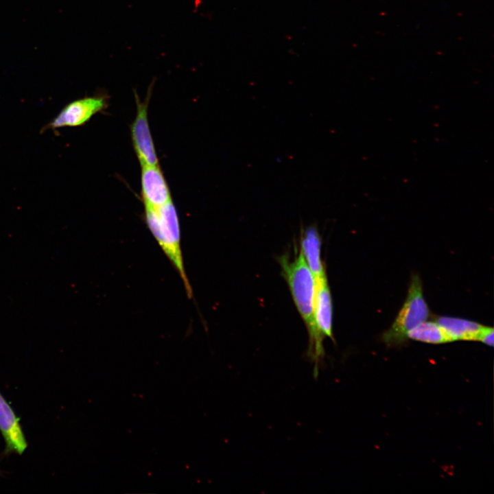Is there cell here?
I'll return each mask as SVG.
<instances>
[{
  "label": "cell",
  "instance_id": "12",
  "mask_svg": "<svg viewBox=\"0 0 494 494\" xmlns=\"http://www.w3.org/2000/svg\"><path fill=\"white\" fill-rule=\"evenodd\" d=\"M494 330L493 327L484 326L481 329L477 341H480L489 346H493Z\"/></svg>",
  "mask_w": 494,
  "mask_h": 494
},
{
  "label": "cell",
  "instance_id": "7",
  "mask_svg": "<svg viewBox=\"0 0 494 494\" xmlns=\"http://www.w3.org/2000/svg\"><path fill=\"white\" fill-rule=\"evenodd\" d=\"M0 431L5 443V454L16 453L21 455L24 453L27 443L19 419L1 393Z\"/></svg>",
  "mask_w": 494,
  "mask_h": 494
},
{
  "label": "cell",
  "instance_id": "3",
  "mask_svg": "<svg viewBox=\"0 0 494 494\" xmlns=\"http://www.w3.org/2000/svg\"><path fill=\"white\" fill-rule=\"evenodd\" d=\"M429 316L421 279L419 274H413L406 299L391 327L382 335V340L389 346L401 344L408 339V331L427 320Z\"/></svg>",
  "mask_w": 494,
  "mask_h": 494
},
{
  "label": "cell",
  "instance_id": "10",
  "mask_svg": "<svg viewBox=\"0 0 494 494\" xmlns=\"http://www.w3.org/2000/svg\"><path fill=\"white\" fill-rule=\"evenodd\" d=\"M444 330L450 342L455 340H478L483 325L469 320L440 316L436 321Z\"/></svg>",
  "mask_w": 494,
  "mask_h": 494
},
{
  "label": "cell",
  "instance_id": "6",
  "mask_svg": "<svg viewBox=\"0 0 494 494\" xmlns=\"http://www.w3.org/2000/svg\"><path fill=\"white\" fill-rule=\"evenodd\" d=\"M141 186L145 208H158L172 200L169 186L159 165H141Z\"/></svg>",
  "mask_w": 494,
  "mask_h": 494
},
{
  "label": "cell",
  "instance_id": "11",
  "mask_svg": "<svg viewBox=\"0 0 494 494\" xmlns=\"http://www.w3.org/2000/svg\"><path fill=\"white\" fill-rule=\"evenodd\" d=\"M407 338L432 344L450 342L443 328L436 322L427 320L408 331Z\"/></svg>",
  "mask_w": 494,
  "mask_h": 494
},
{
  "label": "cell",
  "instance_id": "2",
  "mask_svg": "<svg viewBox=\"0 0 494 494\" xmlns=\"http://www.w3.org/2000/svg\"><path fill=\"white\" fill-rule=\"evenodd\" d=\"M147 225L180 274L189 296L192 291L187 279L180 248L178 213L172 200L158 208H145Z\"/></svg>",
  "mask_w": 494,
  "mask_h": 494
},
{
  "label": "cell",
  "instance_id": "9",
  "mask_svg": "<svg viewBox=\"0 0 494 494\" xmlns=\"http://www.w3.org/2000/svg\"><path fill=\"white\" fill-rule=\"evenodd\" d=\"M301 244V251L314 279L327 276L320 255L321 239L315 226L311 225L303 231Z\"/></svg>",
  "mask_w": 494,
  "mask_h": 494
},
{
  "label": "cell",
  "instance_id": "8",
  "mask_svg": "<svg viewBox=\"0 0 494 494\" xmlns=\"http://www.w3.org/2000/svg\"><path fill=\"white\" fill-rule=\"evenodd\" d=\"M332 298L327 276L315 279L314 317L320 333L333 340Z\"/></svg>",
  "mask_w": 494,
  "mask_h": 494
},
{
  "label": "cell",
  "instance_id": "5",
  "mask_svg": "<svg viewBox=\"0 0 494 494\" xmlns=\"http://www.w3.org/2000/svg\"><path fill=\"white\" fill-rule=\"evenodd\" d=\"M151 91L152 87H150L147 97L143 102L141 101L137 93H134L137 115L131 124L130 132L132 145L141 165L156 166L159 165L158 158L148 119V107Z\"/></svg>",
  "mask_w": 494,
  "mask_h": 494
},
{
  "label": "cell",
  "instance_id": "1",
  "mask_svg": "<svg viewBox=\"0 0 494 494\" xmlns=\"http://www.w3.org/2000/svg\"><path fill=\"white\" fill-rule=\"evenodd\" d=\"M283 273L290 287L292 298L306 325L309 335L307 357L314 363V376L318 375L325 357L323 339L318 330L314 317L315 279L301 251L292 261L285 257L280 258Z\"/></svg>",
  "mask_w": 494,
  "mask_h": 494
},
{
  "label": "cell",
  "instance_id": "4",
  "mask_svg": "<svg viewBox=\"0 0 494 494\" xmlns=\"http://www.w3.org/2000/svg\"><path fill=\"white\" fill-rule=\"evenodd\" d=\"M108 97L104 94L86 96L67 104L60 113L44 126L41 132L63 127L80 126L95 114L108 107Z\"/></svg>",
  "mask_w": 494,
  "mask_h": 494
}]
</instances>
